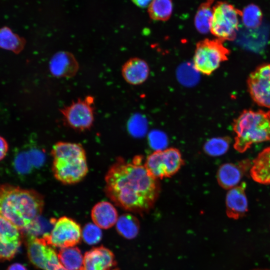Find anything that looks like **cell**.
I'll list each match as a JSON object with an SVG mask.
<instances>
[{
	"mask_svg": "<svg viewBox=\"0 0 270 270\" xmlns=\"http://www.w3.org/2000/svg\"></svg>",
	"mask_w": 270,
	"mask_h": 270,
	"instance_id": "836d02e7",
	"label": "cell"
},
{
	"mask_svg": "<svg viewBox=\"0 0 270 270\" xmlns=\"http://www.w3.org/2000/svg\"><path fill=\"white\" fill-rule=\"evenodd\" d=\"M82 270H84L82 269Z\"/></svg>",
	"mask_w": 270,
	"mask_h": 270,
	"instance_id": "d590c367",
	"label": "cell"
},
{
	"mask_svg": "<svg viewBox=\"0 0 270 270\" xmlns=\"http://www.w3.org/2000/svg\"><path fill=\"white\" fill-rule=\"evenodd\" d=\"M150 70L149 66L144 60L139 58H132L122 65V74L126 82L137 86L146 81Z\"/></svg>",
	"mask_w": 270,
	"mask_h": 270,
	"instance_id": "2e32d148",
	"label": "cell"
},
{
	"mask_svg": "<svg viewBox=\"0 0 270 270\" xmlns=\"http://www.w3.org/2000/svg\"><path fill=\"white\" fill-rule=\"evenodd\" d=\"M183 163L180 152L171 148L154 152L147 158L144 166L149 173L158 180L173 176Z\"/></svg>",
	"mask_w": 270,
	"mask_h": 270,
	"instance_id": "52a82bcc",
	"label": "cell"
},
{
	"mask_svg": "<svg viewBox=\"0 0 270 270\" xmlns=\"http://www.w3.org/2000/svg\"></svg>",
	"mask_w": 270,
	"mask_h": 270,
	"instance_id": "e575fe53",
	"label": "cell"
},
{
	"mask_svg": "<svg viewBox=\"0 0 270 270\" xmlns=\"http://www.w3.org/2000/svg\"><path fill=\"white\" fill-rule=\"evenodd\" d=\"M58 256L60 264L68 270L83 269L84 257L76 247L61 248Z\"/></svg>",
	"mask_w": 270,
	"mask_h": 270,
	"instance_id": "d6986e66",
	"label": "cell"
},
{
	"mask_svg": "<svg viewBox=\"0 0 270 270\" xmlns=\"http://www.w3.org/2000/svg\"><path fill=\"white\" fill-rule=\"evenodd\" d=\"M246 184L242 182L228 190L226 198V214L228 216L238 220L248 212V201L246 194Z\"/></svg>",
	"mask_w": 270,
	"mask_h": 270,
	"instance_id": "4fadbf2b",
	"label": "cell"
},
{
	"mask_svg": "<svg viewBox=\"0 0 270 270\" xmlns=\"http://www.w3.org/2000/svg\"><path fill=\"white\" fill-rule=\"evenodd\" d=\"M21 242H0V261L12 260L18 252Z\"/></svg>",
	"mask_w": 270,
	"mask_h": 270,
	"instance_id": "83f0119b",
	"label": "cell"
},
{
	"mask_svg": "<svg viewBox=\"0 0 270 270\" xmlns=\"http://www.w3.org/2000/svg\"><path fill=\"white\" fill-rule=\"evenodd\" d=\"M137 6L140 8L148 7L152 0H131Z\"/></svg>",
	"mask_w": 270,
	"mask_h": 270,
	"instance_id": "1f68e13d",
	"label": "cell"
},
{
	"mask_svg": "<svg viewBox=\"0 0 270 270\" xmlns=\"http://www.w3.org/2000/svg\"><path fill=\"white\" fill-rule=\"evenodd\" d=\"M51 74L56 78H70L79 69L78 62L74 56L68 51H59L51 58L48 64Z\"/></svg>",
	"mask_w": 270,
	"mask_h": 270,
	"instance_id": "5bb4252c",
	"label": "cell"
},
{
	"mask_svg": "<svg viewBox=\"0 0 270 270\" xmlns=\"http://www.w3.org/2000/svg\"><path fill=\"white\" fill-rule=\"evenodd\" d=\"M214 0H206L198 8L194 18L196 29L202 34L210 31L213 16L212 3Z\"/></svg>",
	"mask_w": 270,
	"mask_h": 270,
	"instance_id": "44dd1931",
	"label": "cell"
},
{
	"mask_svg": "<svg viewBox=\"0 0 270 270\" xmlns=\"http://www.w3.org/2000/svg\"><path fill=\"white\" fill-rule=\"evenodd\" d=\"M26 247L30 261L38 268L46 270L48 264L59 260L55 250L43 238L27 236Z\"/></svg>",
	"mask_w": 270,
	"mask_h": 270,
	"instance_id": "8fae6325",
	"label": "cell"
},
{
	"mask_svg": "<svg viewBox=\"0 0 270 270\" xmlns=\"http://www.w3.org/2000/svg\"><path fill=\"white\" fill-rule=\"evenodd\" d=\"M84 240L88 244H94L98 242L102 238L100 228L94 224L88 223L84 227L82 232Z\"/></svg>",
	"mask_w": 270,
	"mask_h": 270,
	"instance_id": "4316f807",
	"label": "cell"
},
{
	"mask_svg": "<svg viewBox=\"0 0 270 270\" xmlns=\"http://www.w3.org/2000/svg\"><path fill=\"white\" fill-rule=\"evenodd\" d=\"M250 175L258 183L270 184V146L264 149L253 160Z\"/></svg>",
	"mask_w": 270,
	"mask_h": 270,
	"instance_id": "ac0fdd59",
	"label": "cell"
},
{
	"mask_svg": "<svg viewBox=\"0 0 270 270\" xmlns=\"http://www.w3.org/2000/svg\"><path fill=\"white\" fill-rule=\"evenodd\" d=\"M172 0H152L148 7L150 18L158 21L168 20L172 14Z\"/></svg>",
	"mask_w": 270,
	"mask_h": 270,
	"instance_id": "603a6c76",
	"label": "cell"
},
{
	"mask_svg": "<svg viewBox=\"0 0 270 270\" xmlns=\"http://www.w3.org/2000/svg\"><path fill=\"white\" fill-rule=\"evenodd\" d=\"M240 16L244 24L248 28L258 27L262 21V11L257 6L254 4L246 6L241 12Z\"/></svg>",
	"mask_w": 270,
	"mask_h": 270,
	"instance_id": "484cf974",
	"label": "cell"
},
{
	"mask_svg": "<svg viewBox=\"0 0 270 270\" xmlns=\"http://www.w3.org/2000/svg\"><path fill=\"white\" fill-rule=\"evenodd\" d=\"M91 217L94 224L103 229H108L114 226L118 218L114 206L106 201L100 202L93 206Z\"/></svg>",
	"mask_w": 270,
	"mask_h": 270,
	"instance_id": "e0dca14e",
	"label": "cell"
},
{
	"mask_svg": "<svg viewBox=\"0 0 270 270\" xmlns=\"http://www.w3.org/2000/svg\"><path fill=\"white\" fill-rule=\"evenodd\" d=\"M6 270H27V269L20 264L14 263L10 265Z\"/></svg>",
	"mask_w": 270,
	"mask_h": 270,
	"instance_id": "d6a6232c",
	"label": "cell"
},
{
	"mask_svg": "<svg viewBox=\"0 0 270 270\" xmlns=\"http://www.w3.org/2000/svg\"><path fill=\"white\" fill-rule=\"evenodd\" d=\"M252 165L248 160H244L236 164L228 162L222 164L216 174L218 184L226 190L237 186Z\"/></svg>",
	"mask_w": 270,
	"mask_h": 270,
	"instance_id": "7c38bea8",
	"label": "cell"
},
{
	"mask_svg": "<svg viewBox=\"0 0 270 270\" xmlns=\"http://www.w3.org/2000/svg\"><path fill=\"white\" fill-rule=\"evenodd\" d=\"M52 222L54 226L51 232L42 236L48 244L64 248L72 247L80 242L82 232L75 220L64 216Z\"/></svg>",
	"mask_w": 270,
	"mask_h": 270,
	"instance_id": "9c48e42d",
	"label": "cell"
},
{
	"mask_svg": "<svg viewBox=\"0 0 270 270\" xmlns=\"http://www.w3.org/2000/svg\"><path fill=\"white\" fill-rule=\"evenodd\" d=\"M94 98L87 96L78 98L60 110L66 124L74 130H89L94 122Z\"/></svg>",
	"mask_w": 270,
	"mask_h": 270,
	"instance_id": "ba28073f",
	"label": "cell"
},
{
	"mask_svg": "<svg viewBox=\"0 0 270 270\" xmlns=\"http://www.w3.org/2000/svg\"><path fill=\"white\" fill-rule=\"evenodd\" d=\"M234 148L240 153L254 144L270 141V110H244L234 120Z\"/></svg>",
	"mask_w": 270,
	"mask_h": 270,
	"instance_id": "277c9868",
	"label": "cell"
},
{
	"mask_svg": "<svg viewBox=\"0 0 270 270\" xmlns=\"http://www.w3.org/2000/svg\"><path fill=\"white\" fill-rule=\"evenodd\" d=\"M21 231L11 222L0 216V242L21 240Z\"/></svg>",
	"mask_w": 270,
	"mask_h": 270,
	"instance_id": "d4e9b609",
	"label": "cell"
},
{
	"mask_svg": "<svg viewBox=\"0 0 270 270\" xmlns=\"http://www.w3.org/2000/svg\"><path fill=\"white\" fill-rule=\"evenodd\" d=\"M52 172L56 180L64 184L82 181L88 172L85 150L76 143L59 142L51 150Z\"/></svg>",
	"mask_w": 270,
	"mask_h": 270,
	"instance_id": "3957f363",
	"label": "cell"
},
{
	"mask_svg": "<svg viewBox=\"0 0 270 270\" xmlns=\"http://www.w3.org/2000/svg\"><path fill=\"white\" fill-rule=\"evenodd\" d=\"M25 154H20L15 160L14 164L16 170L21 172H26L29 168L28 158Z\"/></svg>",
	"mask_w": 270,
	"mask_h": 270,
	"instance_id": "f1b7e54d",
	"label": "cell"
},
{
	"mask_svg": "<svg viewBox=\"0 0 270 270\" xmlns=\"http://www.w3.org/2000/svg\"><path fill=\"white\" fill-rule=\"evenodd\" d=\"M44 198L38 192L10 184L0 185V216L24 231L41 215Z\"/></svg>",
	"mask_w": 270,
	"mask_h": 270,
	"instance_id": "7a4b0ae2",
	"label": "cell"
},
{
	"mask_svg": "<svg viewBox=\"0 0 270 270\" xmlns=\"http://www.w3.org/2000/svg\"><path fill=\"white\" fill-rule=\"evenodd\" d=\"M115 264L114 254L108 249L100 246L86 252L83 270H110Z\"/></svg>",
	"mask_w": 270,
	"mask_h": 270,
	"instance_id": "9a60e30c",
	"label": "cell"
},
{
	"mask_svg": "<svg viewBox=\"0 0 270 270\" xmlns=\"http://www.w3.org/2000/svg\"><path fill=\"white\" fill-rule=\"evenodd\" d=\"M248 85L253 100L260 106L270 108V64H262L252 72Z\"/></svg>",
	"mask_w": 270,
	"mask_h": 270,
	"instance_id": "30bf717a",
	"label": "cell"
},
{
	"mask_svg": "<svg viewBox=\"0 0 270 270\" xmlns=\"http://www.w3.org/2000/svg\"><path fill=\"white\" fill-rule=\"evenodd\" d=\"M222 41L206 38L197 42L193 57L194 68L200 74L209 76L220 64L228 60L230 50Z\"/></svg>",
	"mask_w": 270,
	"mask_h": 270,
	"instance_id": "5b68a950",
	"label": "cell"
},
{
	"mask_svg": "<svg viewBox=\"0 0 270 270\" xmlns=\"http://www.w3.org/2000/svg\"><path fill=\"white\" fill-rule=\"evenodd\" d=\"M118 233L128 239L134 238L140 230V222L138 219L130 214L121 215L116 224Z\"/></svg>",
	"mask_w": 270,
	"mask_h": 270,
	"instance_id": "7402d4cb",
	"label": "cell"
},
{
	"mask_svg": "<svg viewBox=\"0 0 270 270\" xmlns=\"http://www.w3.org/2000/svg\"><path fill=\"white\" fill-rule=\"evenodd\" d=\"M8 150V144L3 137L0 136V161L4 159Z\"/></svg>",
	"mask_w": 270,
	"mask_h": 270,
	"instance_id": "f546056e",
	"label": "cell"
},
{
	"mask_svg": "<svg viewBox=\"0 0 270 270\" xmlns=\"http://www.w3.org/2000/svg\"><path fill=\"white\" fill-rule=\"evenodd\" d=\"M26 40L8 26L0 28V48L11 51L14 54L20 53L24 48Z\"/></svg>",
	"mask_w": 270,
	"mask_h": 270,
	"instance_id": "ffe728a7",
	"label": "cell"
},
{
	"mask_svg": "<svg viewBox=\"0 0 270 270\" xmlns=\"http://www.w3.org/2000/svg\"><path fill=\"white\" fill-rule=\"evenodd\" d=\"M136 156L128 162L118 158L105 176L106 196L117 206L130 212H143L154 205L160 192L158 180Z\"/></svg>",
	"mask_w": 270,
	"mask_h": 270,
	"instance_id": "6da1fadb",
	"label": "cell"
},
{
	"mask_svg": "<svg viewBox=\"0 0 270 270\" xmlns=\"http://www.w3.org/2000/svg\"><path fill=\"white\" fill-rule=\"evenodd\" d=\"M241 12L232 5L224 2L213 6V16L210 32L222 42L233 40L238 29V17Z\"/></svg>",
	"mask_w": 270,
	"mask_h": 270,
	"instance_id": "8992f818",
	"label": "cell"
},
{
	"mask_svg": "<svg viewBox=\"0 0 270 270\" xmlns=\"http://www.w3.org/2000/svg\"><path fill=\"white\" fill-rule=\"evenodd\" d=\"M46 270H68L60 262L59 260L48 264Z\"/></svg>",
	"mask_w": 270,
	"mask_h": 270,
	"instance_id": "4dcf8cb0",
	"label": "cell"
},
{
	"mask_svg": "<svg viewBox=\"0 0 270 270\" xmlns=\"http://www.w3.org/2000/svg\"><path fill=\"white\" fill-rule=\"evenodd\" d=\"M230 142V138L228 137L212 138L206 142L204 146V150L209 156H220L227 152Z\"/></svg>",
	"mask_w": 270,
	"mask_h": 270,
	"instance_id": "cb8c5ba5",
	"label": "cell"
}]
</instances>
